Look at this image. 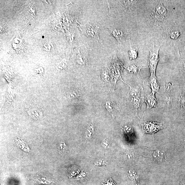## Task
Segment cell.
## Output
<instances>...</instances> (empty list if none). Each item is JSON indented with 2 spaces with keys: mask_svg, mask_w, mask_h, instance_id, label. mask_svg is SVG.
<instances>
[{
  "mask_svg": "<svg viewBox=\"0 0 185 185\" xmlns=\"http://www.w3.org/2000/svg\"><path fill=\"white\" fill-rule=\"evenodd\" d=\"M185 12V1H145L137 20L139 33L161 47L170 31L182 23Z\"/></svg>",
  "mask_w": 185,
  "mask_h": 185,
  "instance_id": "6da1fadb",
  "label": "cell"
},
{
  "mask_svg": "<svg viewBox=\"0 0 185 185\" xmlns=\"http://www.w3.org/2000/svg\"><path fill=\"white\" fill-rule=\"evenodd\" d=\"M160 48V46L153 44L149 48L150 54L148 59V65L151 73L155 75L159 61V51Z\"/></svg>",
  "mask_w": 185,
  "mask_h": 185,
  "instance_id": "7a4b0ae2",
  "label": "cell"
},
{
  "mask_svg": "<svg viewBox=\"0 0 185 185\" xmlns=\"http://www.w3.org/2000/svg\"><path fill=\"white\" fill-rule=\"evenodd\" d=\"M142 125L144 133L153 134L164 127L162 124L155 122H145Z\"/></svg>",
  "mask_w": 185,
  "mask_h": 185,
  "instance_id": "3957f363",
  "label": "cell"
},
{
  "mask_svg": "<svg viewBox=\"0 0 185 185\" xmlns=\"http://www.w3.org/2000/svg\"><path fill=\"white\" fill-rule=\"evenodd\" d=\"M112 35L116 38L119 46H122L125 42L128 36V33L122 29H113L111 30Z\"/></svg>",
  "mask_w": 185,
  "mask_h": 185,
  "instance_id": "277c9868",
  "label": "cell"
},
{
  "mask_svg": "<svg viewBox=\"0 0 185 185\" xmlns=\"http://www.w3.org/2000/svg\"><path fill=\"white\" fill-rule=\"evenodd\" d=\"M99 28L96 25H89L86 27V33L88 37L97 42L99 40Z\"/></svg>",
  "mask_w": 185,
  "mask_h": 185,
  "instance_id": "5b68a950",
  "label": "cell"
},
{
  "mask_svg": "<svg viewBox=\"0 0 185 185\" xmlns=\"http://www.w3.org/2000/svg\"><path fill=\"white\" fill-rule=\"evenodd\" d=\"M143 100L147 105V110L156 107L157 104V100L155 98V94L152 93L146 95L143 99Z\"/></svg>",
  "mask_w": 185,
  "mask_h": 185,
  "instance_id": "8992f818",
  "label": "cell"
},
{
  "mask_svg": "<svg viewBox=\"0 0 185 185\" xmlns=\"http://www.w3.org/2000/svg\"><path fill=\"white\" fill-rule=\"evenodd\" d=\"M148 82L152 89V92L155 94L156 93L158 92L160 88V86L157 81L156 75L151 73L150 76L148 80Z\"/></svg>",
  "mask_w": 185,
  "mask_h": 185,
  "instance_id": "52a82bcc",
  "label": "cell"
},
{
  "mask_svg": "<svg viewBox=\"0 0 185 185\" xmlns=\"http://www.w3.org/2000/svg\"><path fill=\"white\" fill-rule=\"evenodd\" d=\"M88 46L85 45L84 52L81 54L78 55L77 57V61L78 63L81 65H85L87 63V57L88 54Z\"/></svg>",
  "mask_w": 185,
  "mask_h": 185,
  "instance_id": "ba28073f",
  "label": "cell"
},
{
  "mask_svg": "<svg viewBox=\"0 0 185 185\" xmlns=\"http://www.w3.org/2000/svg\"><path fill=\"white\" fill-rule=\"evenodd\" d=\"M153 157L154 160L157 162L162 163L164 162L166 159L165 153L160 150H157L154 152Z\"/></svg>",
  "mask_w": 185,
  "mask_h": 185,
  "instance_id": "9c48e42d",
  "label": "cell"
},
{
  "mask_svg": "<svg viewBox=\"0 0 185 185\" xmlns=\"http://www.w3.org/2000/svg\"><path fill=\"white\" fill-rule=\"evenodd\" d=\"M177 54L181 68L183 72L185 74V51H179V49L177 48Z\"/></svg>",
  "mask_w": 185,
  "mask_h": 185,
  "instance_id": "30bf717a",
  "label": "cell"
},
{
  "mask_svg": "<svg viewBox=\"0 0 185 185\" xmlns=\"http://www.w3.org/2000/svg\"><path fill=\"white\" fill-rule=\"evenodd\" d=\"M94 128L93 122H91L88 124L86 129L85 135L86 139L87 141L89 140L92 138L94 134Z\"/></svg>",
  "mask_w": 185,
  "mask_h": 185,
  "instance_id": "8fae6325",
  "label": "cell"
},
{
  "mask_svg": "<svg viewBox=\"0 0 185 185\" xmlns=\"http://www.w3.org/2000/svg\"><path fill=\"white\" fill-rule=\"evenodd\" d=\"M131 60L136 59L138 56V49L137 46L132 47L130 43V49L128 52Z\"/></svg>",
  "mask_w": 185,
  "mask_h": 185,
  "instance_id": "7c38bea8",
  "label": "cell"
},
{
  "mask_svg": "<svg viewBox=\"0 0 185 185\" xmlns=\"http://www.w3.org/2000/svg\"><path fill=\"white\" fill-rule=\"evenodd\" d=\"M124 83L127 84L129 86L130 89V94L132 98H140V89L138 87H131L128 84L124 82L122 80Z\"/></svg>",
  "mask_w": 185,
  "mask_h": 185,
  "instance_id": "4fadbf2b",
  "label": "cell"
},
{
  "mask_svg": "<svg viewBox=\"0 0 185 185\" xmlns=\"http://www.w3.org/2000/svg\"><path fill=\"white\" fill-rule=\"evenodd\" d=\"M178 106L179 109L180 111L185 110V91L181 93L179 96Z\"/></svg>",
  "mask_w": 185,
  "mask_h": 185,
  "instance_id": "5bb4252c",
  "label": "cell"
},
{
  "mask_svg": "<svg viewBox=\"0 0 185 185\" xmlns=\"http://www.w3.org/2000/svg\"><path fill=\"white\" fill-rule=\"evenodd\" d=\"M106 107L107 110L113 113V115H115V113L117 111V107L115 105L114 102L111 101H108L106 103Z\"/></svg>",
  "mask_w": 185,
  "mask_h": 185,
  "instance_id": "9a60e30c",
  "label": "cell"
},
{
  "mask_svg": "<svg viewBox=\"0 0 185 185\" xmlns=\"http://www.w3.org/2000/svg\"><path fill=\"white\" fill-rule=\"evenodd\" d=\"M132 102L134 106L135 113L137 115L141 110V100L140 98H132Z\"/></svg>",
  "mask_w": 185,
  "mask_h": 185,
  "instance_id": "2e32d148",
  "label": "cell"
},
{
  "mask_svg": "<svg viewBox=\"0 0 185 185\" xmlns=\"http://www.w3.org/2000/svg\"><path fill=\"white\" fill-rule=\"evenodd\" d=\"M165 91L167 97L171 98L172 94V87L171 83L169 82H166L165 85Z\"/></svg>",
  "mask_w": 185,
  "mask_h": 185,
  "instance_id": "e0dca14e",
  "label": "cell"
},
{
  "mask_svg": "<svg viewBox=\"0 0 185 185\" xmlns=\"http://www.w3.org/2000/svg\"><path fill=\"white\" fill-rule=\"evenodd\" d=\"M58 148L60 152L62 154H63L67 151L68 147L65 143L61 142L58 146Z\"/></svg>",
  "mask_w": 185,
  "mask_h": 185,
  "instance_id": "ac0fdd59",
  "label": "cell"
},
{
  "mask_svg": "<svg viewBox=\"0 0 185 185\" xmlns=\"http://www.w3.org/2000/svg\"><path fill=\"white\" fill-rule=\"evenodd\" d=\"M129 175L132 180H134L135 182H137L138 179V177L136 172L132 170H129Z\"/></svg>",
  "mask_w": 185,
  "mask_h": 185,
  "instance_id": "d6986e66",
  "label": "cell"
},
{
  "mask_svg": "<svg viewBox=\"0 0 185 185\" xmlns=\"http://www.w3.org/2000/svg\"><path fill=\"white\" fill-rule=\"evenodd\" d=\"M107 163V161L105 159H100L96 161L95 162V166L102 165H106Z\"/></svg>",
  "mask_w": 185,
  "mask_h": 185,
  "instance_id": "ffe728a7",
  "label": "cell"
},
{
  "mask_svg": "<svg viewBox=\"0 0 185 185\" xmlns=\"http://www.w3.org/2000/svg\"><path fill=\"white\" fill-rule=\"evenodd\" d=\"M102 145L104 148L109 147L110 146L109 141L106 138L104 139L102 142Z\"/></svg>",
  "mask_w": 185,
  "mask_h": 185,
  "instance_id": "44dd1931",
  "label": "cell"
},
{
  "mask_svg": "<svg viewBox=\"0 0 185 185\" xmlns=\"http://www.w3.org/2000/svg\"><path fill=\"white\" fill-rule=\"evenodd\" d=\"M130 68L132 69L131 71H132V72L134 73V74H137V73L139 71V67L138 66L136 65H133L131 66Z\"/></svg>",
  "mask_w": 185,
  "mask_h": 185,
  "instance_id": "7402d4cb",
  "label": "cell"
},
{
  "mask_svg": "<svg viewBox=\"0 0 185 185\" xmlns=\"http://www.w3.org/2000/svg\"><path fill=\"white\" fill-rule=\"evenodd\" d=\"M183 22H184V24L185 25V12L184 13V19H183Z\"/></svg>",
  "mask_w": 185,
  "mask_h": 185,
  "instance_id": "603a6c76",
  "label": "cell"
},
{
  "mask_svg": "<svg viewBox=\"0 0 185 185\" xmlns=\"http://www.w3.org/2000/svg\"><path fill=\"white\" fill-rule=\"evenodd\" d=\"M183 185H185V180L184 181V182L183 183Z\"/></svg>",
  "mask_w": 185,
  "mask_h": 185,
  "instance_id": "cb8c5ba5",
  "label": "cell"
},
{
  "mask_svg": "<svg viewBox=\"0 0 185 185\" xmlns=\"http://www.w3.org/2000/svg\"><path fill=\"white\" fill-rule=\"evenodd\" d=\"M183 50H184V51H185V46H184V49H183Z\"/></svg>",
  "mask_w": 185,
  "mask_h": 185,
  "instance_id": "d4e9b609",
  "label": "cell"
}]
</instances>
